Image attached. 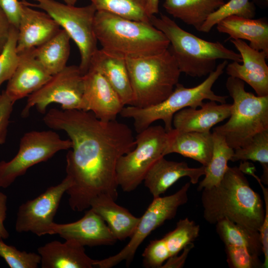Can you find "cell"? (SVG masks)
I'll use <instances>...</instances> for the list:
<instances>
[{
  "label": "cell",
  "instance_id": "27",
  "mask_svg": "<svg viewBox=\"0 0 268 268\" xmlns=\"http://www.w3.org/2000/svg\"><path fill=\"white\" fill-rule=\"evenodd\" d=\"M70 38L63 29L50 40L34 48L35 58L51 75L63 69L70 55Z\"/></svg>",
  "mask_w": 268,
  "mask_h": 268
},
{
  "label": "cell",
  "instance_id": "2",
  "mask_svg": "<svg viewBox=\"0 0 268 268\" xmlns=\"http://www.w3.org/2000/svg\"><path fill=\"white\" fill-rule=\"evenodd\" d=\"M201 191L203 216L208 223L227 218L260 232L265 214L263 201L238 167H228L218 185Z\"/></svg>",
  "mask_w": 268,
  "mask_h": 268
},
{
  "label": "cell",
  "instance_id": "44",
  "mask_svg": "<svg viewBox=\"0 0 268 268\" xmlns=\"http://www.w3.org/2000/svg\"><path fill=\"white\" fill-rule=\"evenodd\" d=\"M159 2V0H147V13L150 17L158 13Z\"/></svg>",
  "mask_w": 268,
  "mask_h": 268
},
{
  "label": "cell",
  "instance_id": "30",
  "mask_svg": "<svg viewBox=\"0 0 268 268\" xmlns=\"http://www.w3.org/2000/svg\"><path fill=\"white\" fill-rule=\"evenodd\" d=\"M97 10L107 11L128 19L150 23L147 0H90Z\"/></svg>",
  "mask_w": 268,
  "mask_h": 268
},
{
  "label": "cell",
  "instance_id": "13",
  "mask_svg": "<svg viewBox=\"0 0 268 268\" xmlns=\"http://www.w3.org/2000/svg\"><path fill=\"white\" fill-rule=\"evenodd\" d=\"M72 184L71 179L66 175L59 184L48 187L36 198L22 203L17 212L16 231L30 232L38 236L54 235L55 216L64 194Z\"/></svg>",
  "mask_w": 268,
  "mask_h": 268
},
{
  "label": "cell",
  "instance_id": "18",
  "mask_svg": "<svg viewBox=\"0 0 268 268\" xmlns=\"http://www.w3.org/2000/svg\"><path fill=\"white\" fill-rule=\"evenodd\" d=\"M20 3L22 11L17 28L18 54L42 45L61 29L57 22L46 12Z\"/></svg>",
  "mask_w": 268,
  "mask_h": 268
},
{
  "label": "cell",
  "instance_id": "29",
  "mask_svg": "<svg viewBox=\"0 0 268 268\" xmlns=\"http://www.w3.org/2000/svg\"><path fill=\"white\" fill-rule=\"evenodd\" d=\"M213 147L212 156L205 167L204 179L200 182L198 191L218 185L223 178L234 149L227 143L224 137L214 132L212 133Z\"/></svg>",
  "mask_w": 268,
  "mask_h": 268
},
{
  "label": "cell",
  "instance_id": "42",
  "mask_svg": "<svg viewBox=\"0 0 268 268\" xmlns=\"http://www.w3.org/2000/svg\"><path fill=\"white\" fill-rule=\"evenodd\" d=\"M7 201V196L0 192V239H7L9 236L4 225L6 217Z\"/></svg>",
  "mask_w": 268,
  "mask_h": 268
},
{
  "label": "cell",
  "instance_id": "41",
  "mask_svg": "<svg viewBox=\"0 0 268 268\" xmlns=\"http://www.w3.org/2000/svg\"><path fill=\"white\" fill-rule=\"evenodd\" d=\"M194 247L193 243L187 245L183 250L182 254L179 256L175 255L170 257L161 267V268H181L187 260L189 252Z\"/></svg>",
  "mask_w": 268,
  "mask_h": 268
},
{
  "label": "cell",
  "instance_id": "9",
  "mask_svg": "<svg viewBox=\"0 0 268 268\" xmlns=\"http://www.w3.org/2000/svg\"><path fill=\"white\" fill-rule=\"evenodd\" d=\"M168 139V133L160 125L150 126L137 133L135 147L121 156L116 165L117 184L123 191L135 190L151 166L165 156Z\"/></svg>",
  "mask_w": 268,
  "mask_h": 268
},
{
  "label": "cell",
  "instance_id": "21",
  "mask_svg": "<svg viewBox=\"0 0 268 268\" xmlns=\"http://www.w3.org/2000/svg\"><path fill=\"white\" fill-rule=\"evenodd\" d=\"M42 268H92L94 260L85 253L83 246L74 240L52 241L39 247Z\"/></svg>",
  "mask_w": 268,
  "mask_h": 268
},
{
  "label": "cell",
  "instance_id": "6",
  "mask_svg": "<svg viewBox=\"0 0 268 268\" xmlns=\"http://www.w3.org/2000/svg\"><path fill=\"white\" fill-rule=\"evenodd\" d=\"M133 93L132 105L145 108L166 99L179 83L181 71L167 49L155 55L126 59Z\"/></svg>",
  "mask_w": 268,
  "mask_h": 268
},
{
  "label": "cell",
  "instance_id": "1",
  "mask_svg": "<svg viewBox=\"0 0 268 268\" xmlns=\"http://www.w3.org/2000/svg\"><path fill=\"white\" fill-rule=\"evenodd\" d=\"M43 120L50 129L65 132L72 143L66 168L72 182L66 192L71 209L89 208L91 201L102 194L116 201L117 161L135 146L129 126L116 120L104 122L90 111L76 109L52 108Z\"/></svg>",
  "mask_w": 268,
  "mask_h": 268
},
{
  "label": "cell",
  "instance_id": "23",
  "mask_svg": "<svg viewBox=\"0 0 268 268\" xmlns=\"http://www.w3.org/2000/svg\"><path fill=\"white\" fill-rule=\"evenodd\" d=\"M167 133L165 155L176 153L193 159L205 167L208 165L213 151L212 133L179 132L174 128Z\"/></svg>",
  "mask_w": 268,
  "mask_h": 268
},
{
  "label": "cell",
  "instance_id": "36",
  "mask_svg": "<svg viewBox=\"0 0 268 268\" xmlns=\"http://www.w3.org/2000/svg\"><path fill=\"white\" fill-rule=\"evenodd\" d=\"M226 261L230 268H263L259 256L247 248L235 246H225Z\"/></svg>",
  "mask_w": 268,
  "mask_h": 268
},
{
  "label": "cell",
  "instance_id": "16",
  "mask_svg": "<svg viewBox=\"0 0 268 268\" xmlns=\"http://www.w3.org/2000/svg\"><path fill=\"white\" fill-rule=\"evenodd\" d=\"M53 234L66 240H74L89 247L112 245L117 239L105 221L91 208L77 221L64 224L54 222Z\"/></svg>",
  "mask_w": 268,
  "mask_h": 268
},
{
  "label": "cell",
  "instance_id": "20",
  "mask_svg": "<svg viewBox=\"0 0 268 268\" xmlns=\"http://www.w3.org/2000/svg\"><path fill=\"white\" fill-rule=\"evenodd\" d=\"M232 105L210 101L200 109L185 108L173 116L172 126L179 132H210L211 128L229 118Z\"/></svg>",
  "mask_w": 268,
  "mask_h": 268
},
{
  "label": "cell",
  "instance_id": "5",
  "mask_svg": "<svg viewBox=\"0 0 268 268\" xmlns=\"http://www.w3.org/2000/svg\"><path fill=\"white\" fill-rule=\"evenodd\" d=\"M227 64L228 61L224 60L203 81L196 86L187 88L178 83L171 94L161 102L145 108L125 106L120 115L123 118L133 120L137 133L143 131L157 120L163 121L165 131L169 132L173 129L174 115L182 109L187 107H200L203 104L204 100L214 101L220 104L226 103L228 96L216 94L212 88L223 73Z\"/></svg>",
  "mask_w": 268,
  "mask_h": 268
},
{
  "label": "cell",
  "instance_id": "8",
  "mask_svg": "<svg viewBox=\"0 0 268 268\" xmlns=\"http://www.w3.org/2000/svg\"><path fill=\"white\" fill-rule=\"evenodd\" d=\"M23 4L44 10L62 27L76 45L80 55L78 66L84 74L88 71L92 57L97 50V40L94 31V19L97 11L93 4L76 7L54 0H33Z\"/></svg>",
  "mask_w": 268,
  "mask_h": 268
},
{
  "label": "cell",
  "instance_id": "22",
  "mask_svg": "<svg viewBox=\"0 0 268 268\" xmlns=\"http://www.w3.org/2000/svg\"><path fill=\"white\" fill-rule=\"evenodd\" d=\"M90 66L102 73L125 106L132 105L133 93L125 58L102 48L97 49L92 57Z\"/></svg>",
  "mask_w": 268,
  "mask_h": 268
},
{
  "label": "cell",
  "instance_id": "12",
  "mask_svg": "<svg viewBox=\"0 0 268 268\" xmlns=\"http://www.w3.org/2000/svg\"><path fill=\"white\" fill-rule=\"evenodd\" d=\"M83 75L79 66H67L28 96L21 116L27 117L33 107L39 113L45 114L47 108L52 103L59 104L64 110L83 111Z\"/></svg>",
  "mask_w": 268,
  "mask_h": 268
},
{
  "label": "cell",
  "instance_id": "43",
  "mask_svg": "<svg viewBox=\"0 0 268 268\" xmlns=\"http://www.w3.org/2000/svg\"><path fill=\"white\" fill-rule=\"evenodd\" d=\"M11 26L7 17L0 8V53L8 39Z\"/></svg>",
  "mask_w": 268,
  "mask_h": 268
},
{
  "label": "cell",
  "instance_id": "34",
  "mask_svg": "<svg viewBox=\"0 0 268 268\" xmlns=\"http://www.w3.org/2000/svg\"><path fill=\"white\" fill-rule=\"evenodd\" d=\"M17 35V28L12 26L8 39L0 53V87L10 79L18 65Z\"/></svg>",
  "mask_w": 268,
  "mask_h": 268
},
{
  "label": "cell",
  "instance_id": "15",
  "mask_svg": "<svg viewBox=\"0 0 268 268\" xmlns=\"http://www.w3.org/2000/svg\"><path fill=\"white\" fill-rule=\"evenodd\" d=\"M239 52L242 64L232 62L225 67L229 76L236 77L248 83L257 96H268V55L263 51L251 48L240 39H230Z\"/></svg>",
  "mask_w": 268,
  "mask_h": 268
},
{
  "label": "cell",
  "instance_id": "10",
  "mask_svg": "<svg viewBox=\"0 0 268 268\" xmlns=\"http://www.w3.org/2000/svg\"><path fill=\"white\" fill-rule=\"evenodd\" d=\"M71 146L70 139H62L52 130L26 133L20 139L15 156L8 161H0V188L8 187L29 168L46 161L60 151L69 149Z\"/></svg>",
  "mask_w": 268,
  "mask_h": 268
},
{
  "label": "cell",
  "instance_id": "3",
  "mask_svg": "<svg viewBox=\"0 0 268 268\" xmlns=\"http://www.w3.org/2000/svg\"><path fill=\"white\" fill-rule=\"evenodd\" d=\"M94 31L102 48L125 59L161 53L170 45L165 35L151 23L125 18L97 10Z\"/></svg>",
  "mask_w": 268,
  "mask_h": 268
},
{
  "label": "cell",
  "instance_id": "17",
  "mask_svg": "<svg viewBox=\"0 0 268 268\" xmlns=\"http://www.w3.org/2000/svg\"><path fill=\"white\" fill-rule=\"evenodd\" d=\"M34 50L18 54V65L4 90L13 104L38 90L52 76L36 59Z\"/></svg>",
  "mask_w": 268,
  "mask_h": 268
},
{
  "label": "cell",
  "instance_id": "26",
  "mask_svg": "<svg viewBox=\"0 0 268 268\" xmlns=\"http://www.w3.org/2000/svg\"><path fill=\"white\" fill-rule=\"evenodd\" d=\"M225 2L224 0H164L163 6L173 17L200 31L208 16Z\"/></svg>",
  "mask_w": 268,
  "mask_h": 268
},
{
  "label": "cell",
  "instance_id": "37",
  "mask_svg": "<svg viewBox=\"0 0 268 268\" xmlns=\"http://www.w3.org/2000/svg\"><path fill=\"white\" fill-rule=\"evenodd\" d=\"M142 256L143 265L147 268H161L170 257L163 238L151 241L145 248Z\"/></svg>",
  "mask_w": 268,
  "mask_h": 268
},
{
  "label": "cell",
  "instance_id": "39",
  "mask_svg": "<svg viewBox=\"0 0 268 268\" xmlns=\"http://www.w3.org/2000/svg\"><path fill=\"white\" fill-rule=\"evenodd\" d=\"M0 8L11 26L18 28L21 15V3L18 0H0Z\"/></svg>",
  "mask_w": 268,
  "mask_h": 268
},
{
  "label": "cell",
  "instance_id": "31",
  "mask_svg": "<svg viewBox=\"0 0 268 268\" xmlns=\"http://www.w3.org/2000/svg\"><path fill=\"white\" fill-rule=\"evenodd\" d=\"M248 160L260 163L263 170L261 181L268 184V130L257 134L246 145L234 149L230 161Z\"/></svg>",
  "mask_w": 268,
  "mask_h": 268
},
{
  "label": "cell",
  "instance_id": "45",
  "mask_svg": "<svg viewBox=\"0 0 268 268\" xmlns=\"http://www.w3.org/2000/svg\"><path fill=\"white\" fill-rule=\"evenodd\" d=\"M66 4L70 5H74L77 0H63Z\"/></svg>",
  "mask_w": 268,
  "mask_h": 268
},
{
  "label": "cell",
  "instance_id": "28",
  "mask_svg": "<svg viewBox=\"0 0 268 268\" xmlns=\"http://www.w3.org/2000/svg\"><path fill=\"white\" fill-rule=\"evenodd\" d=\"M215 225L216 232L225 246L244 247L258 256L263 253L259 231L250 229L227 218L219 220Z\"/></svg>",
  "mask_w": 268,
  "mask_h": 268
},
{
  "label": "cell",
  "instance_id": "11",
  "mask_svg": "<svg viewBox=\"0 0 268 268\" xmlns=\"http://www.w3.org/2000/svg\"><path fill=\"white\" fill-rule=\"evenodd\" d=\"M191 183L183 186L175 193L164 197L153 198L140 220L131 240L118 254L101 260H95L94 267L111 268L122 261L129 267L132 262L137 249L145 239L165 221L173 218L178 208L186 203Z\"/></svg>",
  "mask_w": 268,
  "mask_h": 268
},
{
  "label": "cell",
  "instance_id": "19",
  "mask_svg": "<svg viewBox=\"0 0 268 268\" xmlns=\"http://www.w3.org/2000/svg\"><path fill=\"white\" fill-rule=\"evenodd\" d=\"M205 173L204 166L192 168L184 161H170L162 157L151 166L143 181L145 186L155 198L164 194L181 178L188 177L191 184H196Z\"/></svg>",
  "mask_w": 268,
  "mask_h": 268
},
{
  "label": "cell",
  "instance_id": "14",
  "mask_svg": "<svg viewBox=\"0 0 268 268\" xmlns=\"http://www.w3.org/2000/svg\"><path fill=\"white\" fill-rule=\"evenodd\" d=\"M83 80V111L92 112L104 122L116 120L125 106L105 77L90 66Z\"/></svg>",
  "mask_w": 268,
  "mask_h": 268
},
{
  "label": "cell",
  "instance_id": "24",
  "mask_svg": "<svg viewBox=\"0 0 268 268\" xmlns=\"http://www.w3.org/2000/svg\"><path fill=\"white\" fill-rule=\"evenodd\" d=\"M216 25L217 31L228 35L230 39L246 40L251 48L268 55V22L266 18L253 19L231 15Z\"/></svg>",
  "mask_w": 268,
  "mask_h": 268
},
{
  "label": "cell",
  "instance_id": "4",
  "mask_svg": "<svg viewBox=\"0 0 268 268\" xmlns=\"http://www.w3.org/2000/svg\"><path fill=\"white\" fill-rule=\"evenodd\" d=\"M150 21L168 39V50L174 58L181 72L194 77L208 75L215 70L218 60L242 63L239 53L225 47L219 42L201 39L181 28L166 15L151 16Z\"/></svg>",
  "mask_w": 268,
  "mask_h": 268
},
{
  "label": "cell",
  "instance_id": "35",
  "mask_svg": "<svg viewBox=\"0 0 268 268\" xmlns=\"http://www.w3.org/2000/svg\"><path fill=\"white\" fill-rule=\"evenodd\" d=\"M0 257L10 268H37L41 258L38 253L21 251L5 244L0 239Z\"/></svg>",
  "mask_w": 268,
  "mask_h": 268
},
{
  "label": "cell",
  "instance_id": "40",
  "mask_svg": "<svg viewBox=\"0 0 268 268\" xmlns=\"http://www.w3.org/2000/svg\"><path fill=\"white\" fill-rule=\"evenodd\" d=\"M265 202V214L263 224L260 230V238L262 246L263 254L264 255V262L263 267L268 266V190L264 186L261 187Z\"/></svg>",
  "mask_w": 268,
  "mask_h": 268
},
{
  "label": "cell",
  "instance_id": "33",
  "mask_svg": "<svg viewBox=\"0 0 268 268\" xmlns=\"http://www.w3.org/2000/svg\"><path fill=\"white\" fill-rule=\"evenodd\" d=\"M255 15L256 7L253 2L249 0H230L208 16L200 31L209 32L218 22L229 16L253 18Z\"/></svg>",
  "mask_w": 268,
  "mask_h": 268
},
{
  "label": "cell",
  "instance_id": "7",
  "mask_svg": "<svg viewBox=\"0 0 268 268\" xmlns=\"http://www.w3.org/2000/svg\"><path fill=\"white\" fill-rule=\"evenodd\" d=\"M226 87L233 103L228 121L215 127L234 149L246 145L257 134L268 130V96H256L245 89V82L228 77Z\"/></svg>",
  "mask_w": 268,
  "mask_h": 268
},
{
  "label": "cell",
  "instance_id": "38",
  "mask_svg": "<svg viewBox=\"0 0 268 268\" xmlns=\"http://www.w3.org/2000/svg\"><path fill=\"white\" fill-rule=\"evenodd\" d=\"M13 104L3 91L0 94V145L5 141Z\"/></svg>",
  "mask_w": 268,
  "mask_h": 268
},
{
  "label": "cell",
  "instance_id": "32",
  "mask_svg": "<svg viewBox=\"0 0 268 268\" xmlns=\"http://www.w3.org/2000/svg\"><path fill=\"white\" fill-rule=\"evenodd\" d=\"M200 231V226L193 220L188 217L180 219L175 228L162 238L170 257L178 254L187 245L193 243L199 236Z\"/></svg>",
  "mask_w": 268,
  "mask_h": 268
},
{
  "label": "cell",
  "instance_id": "25",
  "mask_svg": "<svg viewBox=\"0 0 268 268\" xmlns=\"http://www.w3.org/2000/svg\"><path fill=\"white\" fill-rule=\"evenodd\" d=\"M115 201L110 196L102 194L91 201L90 207L107 223L117 240H124L132 237L140 217L134 216Z\"/></svg>",
  "mask_w": 268,
  "mask_h": 268
}]
</instances>
